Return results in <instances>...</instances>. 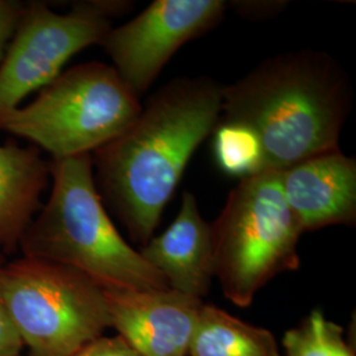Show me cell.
I'll use <instances>...</instances> for the list:
<instances>
[{
	"instance_id": "cell-1",
	"label": "cell",
	"mask_w": 356,
	"mask_h": 356,
	"mask_svg": "<svg viewBox=\"0 0 356 356\" xmlns=\"http://www.w3.org/2000/svg\"><path fill=\"white\" fill-rule=\"evenodd\" d=\"M222 92L210 78H175L153 92L120 136L92 153L103 204L140 247L152 239L191 156L216 127Z\"/></svg>"
},
{
	"instance_id": "cell-2",
	"label": "cell",
	"mask_w": 356,
	"mask_h": 356,
	"mask_svg": "<svg viewBox=\"0 0 356 356\" xmlns=\"http://www.w3.org/2000/svg\"><path fill=\"white\" fill-rule=\"evenodd\" d=\"M354 91L329 53L289 51L269 57L223 88V123L250 129L261 151V172H282L339 148Z\"/></svg>"
},
{
	"instance_id": "cell-3",
	"label": "cell",
	"mask_w": 356,
	"mask_h": 356,
	"mask_svg": "<svg viewBox=\"0 0 356 356\" xmlns=\"http://www.w3.org/2000/svg\"><path fill=\"white\" fill-rule=\"evenodd\" d=\"M49 165L51 194L20 241L22 256L73 268L102 288L169 289L163 275L115 227L97 189L92 154Z\"/></svg>"
},
{
	"instance_id": "cell-4",
	"label": "cell",
	"mask_w": 356,
	"mask_h": 356,
	"mask_svg": "<svg viewBox=\"0 0 356 356\" xmlns=\"http://www.w3.org/2000/svg\"><path fill=\"white\" fill-rule=\"evenodd\" d=\"M210 226L214 279L235 306L248 307L276 276L301 267L302 231L285 201L280 172L241 179Z\"/></svg>"
},
{
	"instance_id": "cell-5",
	"label": "cell",
	"mask_w": 356,
	"mask_h": 356,
	"mask_svg": "<svg viewBox=\"0 0 356 356\" xmlns=\"http://www.w3.org/2000/svg\"><path fill=\"white\" fill-rule=\"evenodd\" d=\"M140 98L111 65L65 70L32 102L0 119V131L32 143L51 160L92 154L120 136L141 113Z\"/></svg>"
},
{
	"instance_id": "cell-6",
	"label": "cell",
	"mask_w": 356,
	"mask_h": 356,
	"mask_svg": "<svg viewBox=\"0 0 356 356\" xmlns=\"http://www.w3.org/2000/svg\"><path fill=\"white\" fill-rule=\"evenodd\" d=\"M0 285L26 356H76L110 327L102 286L73 268L20 256Z\"/></svg>"
},
{
	"instance_id": "cell-7",
	"label": "cell",
	"mask_w": 356,
	"mask_h": 356,
	"mask_svg": "<svg viewBox=\"0 0 356 356\" xmlns=\"http://www.w3.org/2000/svg\"><path fill=\"white\" fill-rule=\"evenodd\" d=\"M131 8V1L85 0L60 13L45 1L26 3L0 64V119L51 83L78 51L101 45L113 19Z\"/></svg>"
},
{
	"instance_id": "cell-8",
	"label": "cell",
	"mask_w": 356,
	"mask_h": 356,
	"mask_svg": "<svg viewBox=\"0 0 356 356\" xmlns=\"http://www.w3.org/2000/svg\"><path fill=\"white\" fill-rule=\"evenodd\" d=\"M227 7L223 0H156L126 24L113 26L101 47L116 73L140 98L175 53L214 29Z\"/></svg>"
},
{
	"instance_id": "cell-9",
	"label": "cell",
	"mask_w": 356,
	"mask_h": 356,
	"mask_svg": "<svg viewBox=\"0 0 356 356\" xmlns=\"http://www.w3.org/2000/svg\"><path fill=\"white\" fill-rule=\"evenodd\" d=\"M110 327L140 356H188L204 300L172 289L103 288Z\"/></svg>"
},
{
	"instance_id": "cell-10",
	"label": "cell",
	"mask_w": 356,
	"mask_h": 356,
	"mask_svg": "<svg viewBox=\"0 0 356 356\" xmlns=\"http://www.w3.org/2000/svg\"><path fill=\"white\" fill-rule=\"evenodd\" d=\"M281 188L304 232L355 226L356 160L341 149L310 157L280 172Z\"/></svg>"
},
{
	"instance_id": "cell-11",
	"label": "cell",
	"mask_w": 356,
	"mask_h": 356,
	"mask_svg": "<svg viewBox=\"0 0 356 356\" xmlns=\"http://www.w3.org/2000/svg\"><path fill=\"white\" fill-rule=\"evenodd\" d=\"M140 254L163 275L169 289L200 300L209 294L214 279L211 226L193 193H184L173 223L141 247Z\"/></svg>"
},
{
	"instance_id": "cell-12",
	"label": "cell",
	"mask_w": 356,
	"mask_h": 356,
	"mask_svg": "<svg viewBox=\"0 0 356 356\" xmlns=\"http://www.w3.org/2000/svg\"><path fill=\"white\" fill-rule=\"evenodd\" d=\"M51 165L40 149L0 144V254H15L28 226L42 207Z\"/></svg>"
},
{
	"instance_id": "cell-13",
	"label": "cell",
	"mask_w": 356,
	"mask_h": 356,
	"mask_svg": "<svg viewBox=\"0 0 356 356\" xmlns=\"http://www.w3.org/2000/svg\"><path fill=\"white\" fill-rule=\"evenodd\" d=\"M188 356H282L273 332L204 304Z\"/></svg>"
},
{
	"instance_id": "cell-14",
	"label": "cell",
	"mask_w": 356,
	"mask_h": 356,
	"mask_svg": "<svg viewBox=\"0 0 356 356\" xmlns=\"http://www.w3.org/2000/svg\"><path fill=\"white\" fill-rule=\"evenodd\" d=\"M281 344L284 356H356L343 327L326 318L322 309L312 310L285 331Z\"/></svg>"
},
{
	"instance_id": "cell-15",
	"label": "cell",
	"mask_w": 356,
	"mask_h": 356,
	"mask_svg": "<svg viewBox=\"0 0 356 356\" xmlns=\"http://www.w3.org/2000/svg\"><path fill=\"white\" fill-rule=\"evenodd\" d=\"M213 132L214 159L225 175L243 179L261 172L260 145L250 129L220 122Z\"/></svg>"
},
{
	"instance_id": "cell-16",
	"label": "cell",
	"mask_w": 356,
	"mask_h": 356,
	"mask_svg": "<svg viewBox=\"0 0 356 356\" xmlns=\"http://www.w3.org/2000/svg\"><path fill=\"white\" fill-rule=\"evenodd\" d=\"M24 8L26 1L0 0V64L24 13Z\"/></svg>"
},
{
	"instance_id": "cell-17",
	"label": "cell",
	"mask_w": 356,
	"mask_h": 356,
	"mask_svg": "<svg viewBox=\"0 0 356 356\" xmlns=\"http://www.w3.org/2000/svg\"><path fill=\"white\" fill-rule=\"evenodd\" d=\"M4 261L3 254H0V270ZM23 351L24 347L4 304L0 285V356H23Z\"/></svg>"
},
{
	"instance_id": "cell-18",
	"label": "cell",
	"mask_w": 356,
	"mask_h": 356,
	"mask_svg": "<svg viewBox=\"0 0 356 356\" xmlns=\"http://www.w3.org/2000/svg\"><path fill=\"white\" fill-rule=\"evenodd\" d=\"M76 356H140L120 337L101 335L86 344Z\"/></svg>"
},
{
	"instance_id": "cell-19",
	"label": "cell",
	"mask_w": 356,
	"mask_h": 356,
	"mask_svg": "<svg viewBox=\"0 0 356 356\" xmlns=\"http://www.w3.org/2000/svg\"><path fill=\"white\" fill-rule=\"evenodd\" d=\"M232 4L244 17L254 19L273 16L288 6L286 1H235Z\"/></svg>"
},
{
	"instance_id": "cell-20",
	"label": "cell",
	"mask_w": 356,
	"mask_h": 356,
	"mask_svg": "<svg viewBox=\"0 0 356 356\" xmlns=\"http://www.w3.org/2000/svg\"><path fill=\"white\" fill-rule=\"evenodd\" d=\"M23 356H26V355H23Z\"/></svg>"
}]
</instances>
